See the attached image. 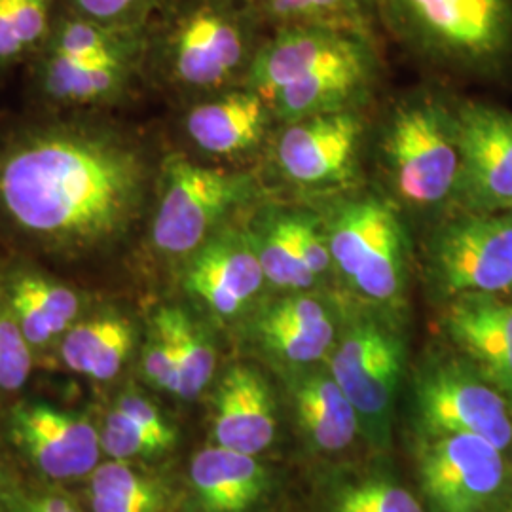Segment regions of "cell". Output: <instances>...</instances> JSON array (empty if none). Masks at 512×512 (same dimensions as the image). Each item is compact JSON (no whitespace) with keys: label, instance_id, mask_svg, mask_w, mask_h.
I'll return each mask as SVG.
<instances>
[{"label":"cell","instance_id":"d590c367","mask_svg":"<svg viewBox=\"0 0 512 512\" xmlns=\"http://www.w3.org/2000/svg\"><path fill=\"white\" fill-rule=\"evenodd\" d=\"M14 512H82L73 501L61 495H35L21 497Z\"/></svg>","mask_w":512,"mask_h":512},{"label":"cell","instance_id":"3957f363","mask_svg":"<svg viewBox=\"0 0 512 512\" xmlns=\"http://www.w3.org/2000/svg\"><path fill=\"white\" fill-rule=\"evenodd\" d=\"M266 35L245 0H165L148 23L145 74L198 99L232 90Z\"/></svg>","mask_w":512,"mask_h":512},{"label":"cell","instance_id":"4316f807","mask_svg":"<svg viewBox=\"0 0 512 512\" xmlns=\"http://www.w3.org/2000/svg\"><path fill=\"white\" fill-rule=\"evenodd\" d=\"M266 31L287 25H340L380 33L378 0H245ZM382 35V33H380Z\"/></svg>","mask_w":512,"mask_h":512},{"label":"cell","instance_id":"7402d4cb","mask_svg":"<svg viewBox=\"0 0 512 512\" xmlns=\"http://www.w3.org/2000/svg\"><path fill=\"white\" fill-rule=\"evenodd\" d=\"M0 291L33 349L61 342L67 330L82 319V294L37 268H14L0 283Z\"/></svg>","mask_w":512,"mask_h":512},{"label":"cell","instance_id":"f546056e","mask_svg":"<svg viewBox=\"0 0 512 512\" xmlns=\"http://www.w3.org/2000/svg\"><path fill=\"white\" fill-rule=\"evenodd\" d=\"M330 512H425L420 501L384 478H368L344 486L332 499Z\"/></svg>","mask_w":512,"mask_h":512},{"label":"cell","instance_id":"277c9868","mask_svg":"<svg viewBox=\"0 0 512 512\" xmlns=\"http://www.w3.org/2000/svg\"><path fill=\"white\" fill-rule=\"evenodd\" d=\"M376 162L385 194L403 211L444 217L459 184L456 107L440 93H406L385 112L376 135Z\"/></svg>","mask_w":512,"mask_h":512},{"label":"cell","instance_id":"ba28073f","mask_svg":"<svg viewBox=\"0 0 512 512\" xmlns=\"http://www.w3.org/2000/svg\"><path fill=\"white\" fill-rule=\"evenodd\" d=\"M321 205L334 274L368 304L395 310L412 251L403 209L384 190L361 186Z\"/></svg>","mask_w":512,"mask_h":512},{"label":"cell","instance_id":"484cf974","mask_svg":"<svg viewBox=\"0 0 512 512\" xmlns=\"http://www.w3.org/2000/svg\"><path fill=\"white\" fill-rule=\"evenodd\" d=\"M164 336L173 353L181 399H196L215 376L217 349L211 334L190 311L181 306H162L152 313L150 325Z\"/></svg>","mask_w":512,"mask_h":512},{"label":"cell","instance_id":"d6a6232c","mask_svg":"<svg viewBox=\"0 0 512 512\" xmlns=\"http://www.w3.org/2000/svg\"><path fill=\"white\" fill-rule=\"evenodd\" d=\"M165 0H63V8L80 18L120 29L147 27Z\"/></svg>","mask_w":512,"mask_h":512},{"label":"cell","instance_id":"e575fe53","mask_svg":"<svg viewBox=\"0 0 512 512\" xmlns=\"http://www.w3.org/2000/svg\"><path fill=\"white\" fill-rule=\"evenodd\" d=\"M114 408L122 410L131 420L137 421L141 427H145L152 435H156L158 439L165 442L169 448H173V444L177 440V433H175L173 425L165 420L164 416L160 414V410L145 397H141L137 393H126L124 397L118 399Z\"/></svg>","mask_w":512,"mask_h":512},{"label":"cell","instance_id":"ac0fdd59","mask_svg":"<svg viewBox=\"0 0 512 512\" xmlns=\"http://www.w3.org/2000/svg\"><path fill=\"white\" fill-rule=\"evenodd\" d=\"M10 437L40 473L55 480L92 475L101 440L90 421L44 403L19 404L8 420Z\"/></svg>","mask_w":512,"mask_h":512},{"label":"cell","instance_id":"603a6c76","mask_svg":"<svg viewBox=\"0 0 512 512\" xmlns=\"http://www.w3.org/2000/svg\"><path fill=\"white\" fill-rule=\"evenodd\" d=\"M190 486L200 512H249L268 490V473L256 456L213 444L192 458Z\"/></svg>","mask_w":512,"mask_h":512},{"label":"cell","instance_id":"5bb4252c","mask_svg":"<svg viewBox=\"0 0 512 512\" xmlns=\"http://www.w3.org/2000/svg\"><path fill=\"white\" fill-rule=\"evenodd\" d=\"M421 492L431 512H484L503 490L507 463L473 435H429L418 454Z\"/></svg>","mask_w":512,"mask_h":512},{"label":"cell","instance_id":"e0dca14e","mask_svg":"<svg viewBox=\"0 0 512 512\" xmlns=\"http://www.w3.org/2000/svg\"><path fill=\"white\" fill-rule=\"evenodd\" d=\"M277 126L268 101L247 86L200 97L183 118L188 143L205 158L230 165L268 150Z\"/></svg>","mask_w":512,"mask_h":512},{"label":"cell","instance_id":"d6986e66","mask_svg":"<svg viewBox=\"0 0 512 512\" xmlns=\"http://www.w3.org/2000/svg\"><path fill=\"white\" fill-rule=\"evenodd\" d=\"M442 327L467 363L512 404L511 294L450 298L442 313Z\"/></svg>","mask_w":512,"mask_h":512},{"label":"cell","instance_id":"9c48e42d","mask_svg":"<svg viewBox=\"0 0 512 512\" xmlns=\"http://www.w3.org/2000/svg\"><path fill=\"white\" fill-rule=\"evenodd\" d=\"M385 308L348 319L330 351V376L353 404L366 437L378 446L389 440L391 412L406 363V342Z\"/></svg>","mask_w":512,"mask_h":512},{"label":"cell","instance_id":"8fae6325","mask_svg":"<svg viewBox=\"0 0 512 512\" xmlns=\"http://www.w3.org/2000/svg\"><path fill=\"white\" fill-rule=\"evenodd\" d=\"M365 137L363 110L317 114L277 126L268 158L279 181L330 198L361 186Z\"/></svg>","mask_w":512,"mask_h":512},{"label":"cell","instance_id":"cb8c5ba5","mask_svg":"<svg viewBox=\"0 0 512 512\" xmlns=\"http://www.w3.org/2000/svg\"><path fill=\"white\" fill-rule=\"evenodd\" d=\"M135 327L120 311H97L74 323L59 342L67 368L95 382L114 380L135 349Z\"/></svg>","mask_w":512,"mask_h":512},{"label":"cell","instance_id":"6da1fadb","mask_svg":"<svg viewBox=\"0 0 512 512\" xmlns=\"http://www.w3.org/2000/svg\"><path fill=\"white\" fill-rule=\"evenodd\" d=\"M156 173L147 148L109 124H35L0 147V222L48 255H99L145 219Z\"/></svg>","mask_w":512,"mask_h":512},{"label":"cell","instance_id":"4dcf8cb0","mask_svg":"<svg viewBox=\"0 0 512 512\" xmlns=\"http://www.w3.org/2000/svg\"><path fill=\"white\" fill-rule=\"evenodd\" d=\"M33 351L0 291V391L12 393L27 384L35 363Z\"/></svg>","mask_w":512,"mask_h":512},{"label":"cell","instance_id":"7a4b0ae2","mask_svg":"<svg viewBox=\"0 0 512 512\" xmlns=\"http://www.w3.org/2000/svg\"><path fill=\"white\" fill-rule=\"evenodd\" d=\"M382 35L340 25H287L262 40L245 78L279 126L363 110L382 80Z\"/></svg>","mask_w":512,"mask_h":512},{"label":"cell","instance_id":"836d02e7","mask_svg":"<svg viewBox=\"0 0 512 512\" xmlns=\"http://www.w3.org/2000/svg\"><path fill=\"white\" fill-rule=\"evenodd\" d=\"M141 368L150 384L177 395L179 374L173 353L167 346L164 336L152 327H148L147 340L141 351Z\"/></svg>","mask_w":512,"mask_h":512},{"label":"cell","instance_id":"4fadbf2b","mask_svg":"<svg viewBox=\"0 0 512 512\" xmlns=\"http://www.w3.org/2000/svg\"><path fill=\"white\" fill-rule=\"evenodd\" d=\"M268 285L283 293L313 291L334 274L319 209L264 200L245 217Z\"/></svg>","mask_w":512,"mask_h":512},{"label":"cell","instance_id":"9a60e30c","mask_svg":"<svg viewBox=\"0 0 512 512\" xmlns=\"http://www.w3.org/2000/svg\"><path fill=\"white\" fill-rule=\"evenodd\" d=\"M458 198L454 211H512V112L488 103L456 105Z\"/></svg>","mask_w":512,"mask_h":512},{"label":"cell","instance_id":"f1b7e54d","mask_svg":"<svg viewBox=\"0 0 512 512\" xmlns=\"http://www.w3.org/2000/svg\"><path fill=\"white\" fill-rule=\"evenodd\" d=\"M63 0H0V69L31 61L54 29Z\"/></svg>","mask_w":512,"mask_h":512},{"label":"cell","instance_id":"8992f818","mask_svg":"<svg viewBox=\"0 0 512 512\" xmlns=\"http://www.w3.org/2000/svg\"><path fill=\"white\" fill-rule=\"evenodd\" d=\"M147 27H109L61 6L50 37L29 61L38 92L59 109L120 103L145 74Z\"/></svg>","mask_w":512,"mask_h":512},{"label":"cell","instance_id":"74e56055","mask_svg":"<svg viewBox=\"0 0 512 512\" xmlns=\"http://www.w3.org/2000/svg\"><path fill=\"white\" fill-rule=\"evenodd\" d=\"M505 512H512V505H511V507H509V509H507V511H505Z\"/></svg>","mask_w":512,"mask_h":512},{"label":"cell","instance_id":"52a82bcc","mask_svg":"<svg viewBox=\"0 0 512 512\" xmlns=\"http://www.w3.org/2000/svg\"><path fill=\"white\" fill-rule=\"evenodd\" d=\"M266 200L251 169L202 164L169 152L158 164L148 215L150 249L183 264L207 239Z\"/></svg>","mask_w":512,"mask_h":512},{"label":"cell","instance_id":"83f0119b","mask_svg":"<svg viewBox=\"0 0 512 512\" xmlns=\"http://www.w3.org/2000/svg\"><path fill=\"white\" fill-rule=\"evenodd\" d=\"M93 512H169L164 484L133 469L128 461L110 459L92 473Z\"/></svg>","mask_w":512,"mask_h":512},{"label":"cell","instance_id":"44dd1931","mask_svg":"<svg viewBox=\"0 0 512 512\" xmlns=\"http://www.w3.org/2000/svg\"><path fill=\"white\" fill-rule=\"evenodd\" d=\"M272 389L255 366H230L217 385L213 437L215 444L258 456L275 437Z\"/></svg>","mask_w":512,"mask_h":512},{"label":"cell","instance_id":"ffe728a7","mask_svg":"<svg viewBox=\"0 0 512 512\" xmlns=\"http://www.w3.org/2000/svg\"><path fill=\"white\" fill-rule=\"evenodd\" d=\"M342 325L321 294L287 293L266 304L253 319L258 348L287 365L308 366L329 359Z\"/></svg>","mask_w":512,"mask_h":512},{"label":"cell","instance_id":"1f68e13d","mask_svg":"<svg viewBox=\"0 0 512 512\" xmlns=\"http://www.w3.org/2000/svg\"><path fill=\"white\" fill-rule=\"evenodd\" d=\"M101 450L116 461L131 459L154 458L164 454L169 446L152 435L145 427L131 420L122 410L114 408L105 420V427L99 433Z\"/></svg>","mask_w":512,"mask_h":512},{"label":"cell","instance_id":"30bf717a","mask_svg":"<svg viewBox=\"0 0 512 512\" xmlns=\"http://www.w3.org/2000/svg\"><path fill=\"white\" fill-rule=\"evenodd\" d=\"M433 287L450 300L463 294H512V211H452L423 247Z\"/></svg>","mask_w":512,"mask_h":512},{"label":"cell","instance_id":"8d00e7d4","mask_svg":"<svg viewBox=\"0 0 512 512\" xmlns=\"http://www.w3.org/2000/svg\"><path fill=\"white\" fill-rule=\"evenodd\" d=\"M0 512H6L4 511V497L0 495Z\"/></svg>","mask_w":512,"mask_h":512},{"label":"cell","instance_id":"d4e9b609","mask_svg":"<svg viewBox=\"0 0 512 512\" xmlns=\"http://www.w3.org/2000/svg\"><path fill=\"white\" fill-rule=\"evenodd\" d=\"M294 403L300 425L319 450L340 452L361 429L353 404L330 372L302 378L294 389Z\"/></svg>","mask_w":512,"mask_h":512},{"label":"cell","instance_id":"2e32d148","mask_svg":"<svg viewBox=\"0 0 512 512\" xmlns=\"http://www.w3.org/2000/svg\"><path fill=\"white\" fill-rule=\"evenodd\" d=\"M245 217L220 228L183 262L184 291L224 321L247 313L268 285Z\"/></svg>","mask_w":512,"mask_h":512},{"label":"cell","instance_id":"5b68a950","mask_svg":"<svg viewBox=\"0 0 512 512\" xmlns=\"http://www.w3.org/2000/svg\"><path fill=\"white\" fill-rule=\"evenodd\" d=\"M382 37L423 67L497 76L512 63V0H378Z\"/></svg>","mask_w":512,"mask_h":512},{"label":"cell","instance_id":"7c38bea8","mask_svg":"<svg viewBox=\"0 0 512 512\" xmlns=\"http://www.w3.org/2000/svg\"><path fill=\"white\" fill-rule=\"evenodd\" d=\"M509 404L469 363L442 359L421 370L418 410L429 435H473L505 452L512 444Z\"/></svg>","mask_w":512,"mask_h":512}]
</instances>
